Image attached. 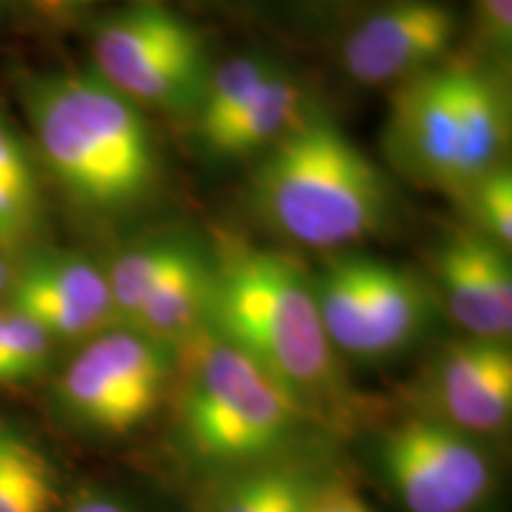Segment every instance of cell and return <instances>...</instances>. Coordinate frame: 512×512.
Instances as JSON below:
<instances>
[{
	"label": "cell",
	"mask_w": 512,
	"mask_h": 512,
	"mask_svg": "<svg viewBox=\"0 0 512 512\" xmlns=\"http://www.w3.org/2000/svg\"><path fill=\"white\" fill-rule=\"evenodd\" d=\"M93 72L133 105L171 114L197 112L211 76L207 43L195 24L152 0L98 19Z\"/></svg>",
	"instance_id": "cell-6"
},
{
	"label": "cell",
	"mask_w": 512,
	"mask_h": 512,
	"mask_svg": "<svg viewBox=\"0 0 512 512\" xmlns=\"http://www.w3.org/2000/svg\"><path fill=\"white\" fill-rule=\"evenodd\" d=\"M5 3H8V0H0V5H5Z\"/></svg>",
	"instance_id": "cell-28"
},
{
	"label": "cell",
	"mask_w": 512,
	"mask_h": 512,
	"mask_svg": "<svg viewBox=\"0 0 512 512\" xmlns=\"http://www.w3.org/2000/svg\"><path fill=\"white\" fill-rule=\"evenodd\" d=\"M434 273L448 313L467 337L508 342L512 332V271L503 247L477 230L441 242Z\"/></svg>",
	"instance_id": "cell-13"
},
{
	"label": "cell",
	"mask_w": 512,
	"mask_h": 512,
	"mask_svg": "<svg viewBox=\"0 0 512 512\" xmlns=\"http://www.w3.org/2000/svg\"><path fill=\"white\" fill-rule=\"evenodd\" d=\"M10 280H12V268L5 264V259L0 256V297H5V294H8Z\"/></svg>",
	"instance_id": "cell-27"
},
{
	"label": "cell",
	"mask_w": 512,
	"mask_h": 512,
	"mask_svg": "<svg viewBox=\"0 0 512 512\" xmlns=\"http://www.w3.org/2000/svg\"><path fill=\"white\" fill-rule=\"evenodd\" d=\"M24 171L36 169L31 164L22 136L12 126L8 114L0 110V174H24Z\"/></svg>",
	"instance_id": "cell-23"
},
{
	"label": "cell",
	"mask_w": 512,
	"mask_h": 512,
	"mask_svg": "<svg viewBox=\"0 0 512 512\" xmlns=\"http://www.w3.org/2000/svg\"><path fill=\"white\" fill-rule=\"evenodd\" d=\"M207 328L233 344L335 434L361 403L320 320L311 278L283 252L216 235Z\"/></svg>",
	"instance_id": "cell-1"
},
{
	"label": "cell",
	"mask_w": 512,
	"mask_h": 512,
	"mask_svg": "<svg viewBox=\"0 0 512 512\" xmlns=\"http://www.w3.org/2000/svg\"><path fill=\"white\" fill-rule=\"evenodd\" d=\"M95 0H36V5L48 15H67V12L88 8Z\"/></svg>",
	"instance_id": "cell-26"
},
{
	"label": "cell",
	"mask_w": 512,
	"mask_h": 512,
	"mask_svg": "<svg viewBox=\"0 0 512 512\" xmlns=\"http://www.w3.org/2000/svg\"><path fill=\"white\" fill-rule=\"evenodd\" d=\"M309 512H373L368 508V503L351 489L349 484H344L339 477H332L323 489L318 491V496L313 498Z\"/></svg>",
	"instance_id": "cell-24"
},
{
	"label": "cell",
	"mask_w": 512,
	"mask_h": 512,
	"mask_svg": "<svg viewBox=\"0 0 512 512\" xmlns=\"http://www.w3.org/2000/svg\"><path fill=\"white\" fill-rule=\"evenodd\" d=\"M57 491L46 451L15 427L0 425V512H50Z\"/></svg>",
	"instance_id": "cell-17"
},
{
	"label": "cell",
	"mask_w": 512,
	"mask_h": 512,
	"mask_svg": "<svg viewBox=\"0 0 512 512\" xmlns=\"http://www.w3.org/2000/svg\"><path fill=\"white\" fill-rule=\"evenodd\" d=\"M67 512H138L126 501L110 494H88L76 501Z\"/></svg>",
	"instance_id": "cell-25"
},
{
	"label": "cell",
	"mask_w": 512,
	"mask_h": 512,
	"mask_svg": "<svg viewBox=\"0 0 512 512\" xmlns=\"http://www.w3.org/2000/svg\"><path fill=\"white\" fill-rule=\"evenodd\" d=\"M48 171L93 214H124L159 183L157 140L143 110L95 72L31 76L22 86Z\"/></svg>",
	"instance_id": "cell-3"
},
{
	"label": "cell",
	"mask_w": 512,
	"mask_h": 512,
	"mask_svg": "<svg viewBox=\"0 0 512 512\" xmlns=\"http://www.w3.org/2000/svg\"><path fill=\"white\" fill-rule=\"evenodd\" d=\"M275 69H278L275 62L266 55H240L211 69L209 83L197 107L200 138L214 133L245 110Z\"/></svg>",
	"instance_id": "cell-19"
},
{
	"label": "cell",
	"mask_w": 512,
	"mask_h": 512,
	"mask_svg": "<svg viewBox=\"0 0 512 512\" xmlns=\"http://www.w3.org/2000/svg\"><path fill=\"white\" fill-rule=\"evenodd\" d=\"M174 349L114 325L86 339L55 380L57 411L79 432L119 439L140 430L169 401Z\"/></svg>",
	"instance_id": "cell-7"
},
{
	"label": "cell",
	"mask_w": 512,
	"mask_h": 512,
	"mask_svg": "<svg viewBox=\"0 0 512 512\" xmlns=\"http://www.w3.org/2000/svg\"><path fill=\"white\" fill-rule=\"evenodd\" d=\"M332 477L323 456L247 467L209 479L204 512H309Z\"/></svg>",
	"instance_id": "cell-14"
},
{
	"label": "cell",
	"mask_w": 512,
	"mask_h": 512,
	"mask_svg": "<svg viewBox=\"0 0 512 512\" xmlns=\"http://www.w3.org/2000/svg\"><path fill=\"white\" fill-rule=\"evenodd\" d=\"M510 100L501 76L472 60H441L396 83L384 124V150L403 176L465 197L505 166Z\"/></svg>",
	"instance_id": "cell-5"
},
{
	"label": "cell",
	"mask_w": 512,
	"mask_h": 512,
	"mask_svg": "<svg viewBox=\"0 0 512 512\" xmlns=\"http://www.w3.org/2000/svg\"><path fill=\"white\" fill-rule=\"evenodd\" d=\"M472 219L484 238L508 249L512 245V174L510 166L491 171L465 195Z\"/></svg>",
	"instance_id": "cell-21"
},
{
	"label": "cell",
	"mask_w": 512,
	"mask_h": 512,
	"mask_svg": "<svg viewBox=\"0 0 512 512\" xmlns=\"http://www.w3.org/2000/svg\"><path fill=\"white\" fill-rule=\"evenodd\" d=\"M373 463L406 512H482L496 494V467L484 441L427 413L384 427Z\"/></svg>",
	"instance_id": "cell-9"
},
{
	"label": "cell",
	"mask_w": 512,
	"mask_h": 512,
	"mask_svg": "<svg viewBox=\"0 0 512 512\" xmlns=\"http://www.w3.org/2000/svg\"><path fill=\"white\" fill-rule=\"evenodd\" d=\"M249 202L268 228L294 245L337 252L387 223L392 188L335 121L306 110L261 152Z\"/></svg>",
	"instance_id": "cell-4"
},
{
	"label": "cell",
	"mask_w": 512,
	"mask_h": 512,
	"mask_svg": "<svg viewBox=\"0 0 512 512\" xmlns=\"http://www.w3.org/2000/svg\"><path fill=\"white\" fill-rule=\"evenodd\" d=\"M53 339L34 320L0 309V384H22L46 373Z\"/></svg>",
	"instance_id": "cell-20"
},
{
	"label": "cell",
	"mask_w": 512,
	"mask_h": 512,
	"mask_svg": "<svg viewBox=\"0 0 512 512\" xmlns=\"http://www.w3.org/2000/svg\"><path fill=\"white\" fill-rule=\"evenodd\" d=\"M475 31L486 53L498 64L512 53V0H472Z\"/></svg>",
	"instance_id": "cell-22"
},
{
	"label": "cell",
	"mask_w": 512,
	"mask_h": 512,
	"mask_svg": "<svg viewBox=\"0 0 512 512\" xmlns=\"http://www.w3.org/2000/svg\"><path fill=\"white\" fill-rule=\"evenodd\" d=\"M456 36L458 15L444 0H392L344 38V72L366 86H396L446 60Z\"/></svg>",
	"instance_id": "cell-10"
},
{
	"label": "cell",
	"mask_w": 512,
	"mask_h": 512,
	"mask_svg": "<svg viewBox=\"0 0 512 512\" xmlns=\"http://www.w3.org/2000/svg\"><path fill=\"white\" fill-rule=\"evenodd\" d=\"M320 320L339 356L382 361L418 342L432 318L427 287L408 268L366 254L328 259L311 278Z\"/></svg>",
	"instance_id": "cell-8"
},
{
	"label": "cell",
	"mask_w": 512,
	"mask_h": 512,
	"mask_svg": "<svg viewBox=\"0 0 512 512\" xmlns=\"http://www.w3.org/2000/svg\"><path fill=\"white\" fill-rule=\"evenodd\" d=\"M430 411L479 441L498 437L512 418V354L508 342L465 337L446 344L427 377Z\"/></svg>",
	"instance_id": "cell-12"
},
{
	"label": "cell",
	"mask_w": 512,
	"mask_h": 512,
	"mask_svg": "<svg viewBox=\"0 0 512 512\" xmlns=\"http://www.w3.org/2000/svg\"><path fill=\"white\" fill-rule=\"evenodd\" d=\"M195 247L181 238H159L143 245L126 249L107 268V285H110L112 309L117 325H128L136 316L147 294L155 290L159 280Z\"/></svg>",
	"instance_id": "cell-18"
},
{
	"label": "cell",
	"mask_w": 512,
	"mask_h": 512,
	"mask_svg": "<svg viewBox=\"0 0 512 512\" xmlns=\"http://www.w3.org/2000/svg\"><path fill=\"white\" fill-rule=\"evenodd\" d=\"M209 256L192 247L147 294L124 328L138 330L164 347L176 349L207 323Z\"/></svg>",
	"instance_id": "cell-15"
},
{
	"label": "cell",
	"mask_w": 512,
	"mask_h": 512,
	"mask_svg": "<svg viewBox=\"0 0 512 512\" xmlns=\"http://www.w3.org/2000/svg\"><path fill=\"white\" fill-rule=\"evenodd\" d=\"M306 110L309 107L299 83L283 69H275L245 110L204 136L202 143L216 157H249L254 152H266L302 119Z\"/></svg>",
	"instance_id": "cell-16"
},
{
	"label": "cell",
	"mask_w": 512,
	"mask_h": 512,
	"mask_svg": "<svg viewBox=\"0 0 512 512\" xmlns=\"http://www.w3.org/2000/svg\"><path fill=\"white\" fill-rule=\"evenodd\" d=\"M8 309L22 313L57 339H91L114 328L107 275L86 256L72 252H34L8 287Z\"/></svg>",
	"instance_id": "cell-11"
},
{
	"label": "cell",
	"mask_w": 512,
	"mask_h": 512,
	"mask_svg": "<svg viewBox=\"0 0 512 512\" xmlns=\"http://www.w3.org/2000/svg\"><path fill=\"white\" fill-rule=\"evenodd\" d=\"M171 439L185 463L209 479L320 456L328 427L207 325L174 349Z\"/></svg>",
	"instance_id": "cell-2"
}]
</instances>
